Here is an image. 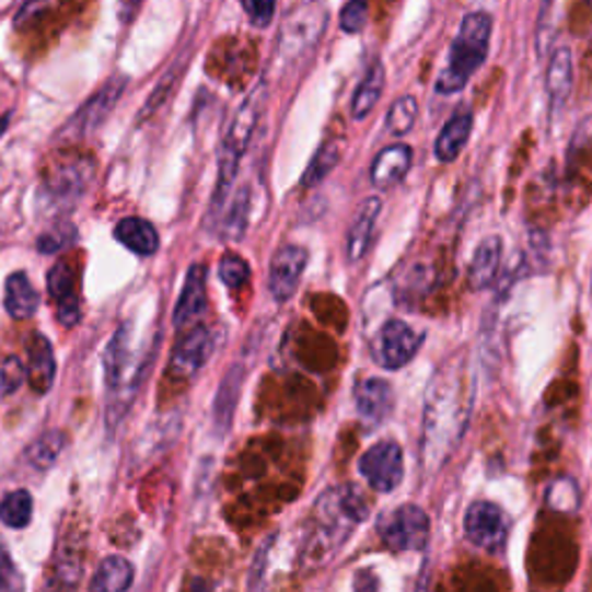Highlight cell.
Returning a JSON list of instances; mask_svg holds the SVG:
<instances>
[{
    "instance_id": "6da1fadb",
    "label": "cell",
    "mask_w": 592,
    "mask_h": 592,
    "mask_svg": "<svg viewBox=\"0 0 592 592\" xmlns=\"http://www.w3.org/2000/svg\"><path fill=\"white\" fill-rule=\"evenodd\" d=\"M475 392L465 380L463 359H452L433 375L426 394L421 428V465L436 473L454 454L473 415Z\"/></svg>"
},
{
    "instance_id": "7a4b0ae2",
    "label": "cell",
    "mask_w": 592,
    "mask_h": 592,
    "mask_svg": "<svg viewBox=\"0 0 592 592\" xmlns=\"http://www.w3.org/2000/svg\"><path fill=\"white\" fill-rule=\"evenodd\" d=\"M264 84H259L246 100L241 102V107L236 109L232 124L222 137L220 144V155H218V181H216V193L211 199V213L213 218H220L224 207L230 204L232 186L239 174L241 158L246 155V149L251 147V139L255 135L257 120L264 107Z\"/></svg>"
},
{
    "instance_id": "3957f363",
    "label": "cell",
    "mask_w": 592,
    "mask_h": 592,
    "mask_svg": "<svg viewBox=\"0 0 592 592\" xmlns=\"http://www.w3.org/2000/svg\"><path fill=\"white\" fill-rule=\"evenodd\" d=\"M494 33V16L486 12H469L463 16L458 35L454 37L452 49H449V60L444 70L436 81V91L440 95H454L465 89L488 56V45H491Z\"/></svg>"
},
{
    "instance_id": "277c9868",
    "label": "cell",
    "mask_w": 592,
    "mask_h": 592,
    "mask_svg": "<svg viewBox=\"0 0 592 592\" xmlns=\"http://www.w3.org/2000/svg\"><path fill=\"white\" fill-rule=\"evenodd\" d=\"M371 504L355 484L334 486L324 491L313 509L315 537L322 546L336 548L352 530L369 519Z\"/></svg>"
},
{
    "instance_id": "5b68a950",
    "label": "cell",
    "mask_w": 592,
    "mask_h": 592,
    "mask_svg": "<svg viewBox=\"0 0 592 592\" xmlns=\"http://www.w3.org/2000/svg\"><path fill=\"white\" fill-rule=\"evenodd\" d=\"M95 178V160L86 153H60L43 174V197L51 204H72L84 195Z\"/></svg>"
},
{
    "instance_id": "8992f818",
    "label": "cell",
    "mask_w": 592,
    "mask_h": 592,
    "mask_svg": "<svg viewBox=\"0 0 592 592\" xmlns=\"http://www.w3.org/2000/svg\"><path fill=\"white\" fill-rule=\"evenodd\" d=\"M378 535L386 548L398 554L421 550L431 537V519L417 504H401L380 519Z\"/></svg>"
},
{
    "instance_id": "52a82bcc",
    "label": "cell",
    "mask_w": 592,
    "mask_h": 592,
    "mask_svg": "<svg viewBox=\"0 0 592 592\" xmlns=\"http://www.w3.org/2000/svg\"><path fill=\"white\" fill-rule=\"evenodd\" d=\"M326 8L320 3L299 5L294 14L285 22L280 33V56L303 58L315 45L326 28Z\"/></svg>"
},
{
    "instance_id": "ba28073f",
    "label": "cell",
    "mask_w": 592,
    "mask_h": 592,
    "mask_svg": "<svg viewBox=\"0 0 592 592\" xmlns=\"http://www.w3.org/2000/svg\"><path fill=\"white\" fill-rule=\"evenodd\" d=\"M359 473L371 484L373 491L392 494L394 488L401 486L405 475L401 444L394 440H386L371 446L369 452L359 458Z\"/></svg>"
},
{
    "instance_id": "9c48e42d",
    "label": "cell",
    "mask_w": 592,
    "mask_h": 592,
    "mask_svg": "<svg viewBox=\"0 0 592 592\" xmlns=\"http://www.w3.org/2000/svg\"><path fill=\"white\" fill-rule=\"evenodd\" d=\"M423 336L403 320H386L378 334L375 359L384 371H401L421 350Z\"/></svg>"
},
{
    "instance_id": "30bf717a",
    "label": "cell",
    "mask_w": 592,
    "mask_h": 592,
    "mask_svg": "<svg viewBox=\"0 0 592 592\" xmlns=\"http://www.w3.org/2000/svg\"><path fill=\"white\" fill-rule=\"evenodd\" d=\"M128 86L126 77H114L109 79L105 86H102L91 100H86L81 109L68 120L60 130V137L63 139H81L91 132H95L97 126L105 124V118L112 114V109L116 107L118 97L124 95V89Z\"/></svg>"
},
{
    "instance_id": "8fae6325",
    "label": "cell",
    "mask_w": 592,
    "mask_h": 592,
    "mask_svg": "<svg viewBox=\"0 0 592 592\" xmlns=\"http://www.w3.org/2000/svg\"><path fill=\"white\" fill-rule=\"evenodd\" d=\"M465 537L484 550H500L509 535V519L496 502L477 500L463 519Z\"/></svg>"
},
{
    "instance_id": "7c38bea8",
    "label": "cell",
    "mask_w": 592,
    "mask_h": 592,
    "mask_svg": "<svg viewBox=\"0 0 592 592\" xmlns=\"http://www.w3.org/2000/svg\"><path fill=\"white\" fill-rule=\"evenodd\" d=\"M213 347L216 340L209 326L197 324L195 329L176 343L170 359V375L176 380H193L204 369V363L209 361Z\"/></svg>"
},
{
    "instance_id": "4fadbf2b",
    "label": "cell",
    "mask_w": 592,
    "mask_h": 592,
    "mask_svg": "<svg viewBox=\"0 0 592 592\" xmlns=\"http://www.w3.org/2000/svg\"><path fill=\"white\" fill-rule=\"evenodd\" d=\"M305 267H309V251L294 246V243H288V246H282L274 255L271 267H269V282H267L274 301L285 303L297 294Z\"/></svg>"
},
{
    "instance_id": "5bb4252c",
    "label": "cell",
    "mask_w": 592,
    "mask_h": 592,
    "mask_svg": "<svg viewBox=\"0 0 592 592\" xmlns=\"http://www.w3.org/2000/svg\"><path fill=\"white\" fill-rule=\"evenodd\" d=\"M355 407L365 428L384 423L394 413V390L382 378H365L355 390Z\"/></svg>"
},
{
    "instance_id": "9a60e30c",
    "label": "cell",
    "mask_w": 592,
    "mask_h": 592,
    "mask_svg": "<svg viewBox=\"0 0 592 592\" xmlns=\"http://www.w3.org/2000/svg\"><path fill=\"white\" fill-rule=\"evenodd\" d=\"M47 288H49V294H51V299L56 303L58 322L63 324V326L79 324L81 309H79L77 280H74V271H72V264L70 262L60 259V262L54 264V267L49 269Z\"/></svg>"
},
{
    "instance_id": "2e32d148",
    "label": "cell",
    "mask_w": 592,
    "mask_h": 592,
    "mask_svg": "<svg viewBox=\"0 0 592 592\" xmlns=\"http://www.w3.org/2000/svg\"><path fill=\"white\" fill-rule=\"evenodd\" d=\"M380 213H382L380 197H369L355 213V220L350 224V230H347V241H345V257L350 264L363 259L365 253H369Z\"/></svg>"
},
{
    "instance_id": "e0dca14e",
    "label": "cell",
    "mask_w": 592,
    "mask_h": 592,
    "mask_svg": "<svg viewBox=\"0 0 592 592\" xmlns=\"http://www.w3.org/2000/svg\"><path fill=\"white\" fill-rule=\"evenodd\" d=\"M204 309H207V267H204V264H193L174 309L176 329L193 324L204 313Z\"/></svg>"
},
{
    "instance_id": "ac0fdd59",
    "label": "cell",
    "mask_w": 592,
    "mask_h": 592,
    "mask_svg": "<svg viewBox=\"0 0 592 592\" xmlns=\"http://www.w3.org/2000/svg\"><path fill=\"white\" fill-rule=\"evenodd\" d=\"M571 86H574V60H571V51L567 47H558L546 68V97L550 114H558L567 105Z\"/></svg>"
},
{
    "instance_id": "d6986e66",
    "label": "cell",
    "mask_w": 592,
    "mask_h": 592,
    "mask_svg": "<svg viewBox=\"0 0 592 592\" xmlns=\"http://www.w3.org/2000/svg\"><path fill=\"white\" fill-rule=\"evenodd\" d=\"M413 167V149L407 144H392L382 149L373 165H371V181L373 186L386 190V188H394L396 183H401L407 172H410Z\"/></svg>"
},
{
    "instance_id": "ffe728a7",
    "label": "cell",
    "mask_w": 592,
    "mask_h": 592,
    "mask_svg": "<svg viewBox=\"0 0 592 592\" xmlns=\"http://www.w3.org/2000/svg\"><path fill=\"white\" fill-rule=\"evenodd\" d=\"M56 380V359L51 340L43 334H33L28 340V382L39 396L49 394Z\"/></svg>"
},
{
    "instance_id": "44dd1931",
    "label": "cell",
    "mask_w": 592,
    "mask_h": 592,
    "mask_svg": "<svg viewBox=\"0 0 592 592\" xmlns=\"http://www.w3.org/2000/svg\"><path fill=\"white\" fill-rule=\"evenodd\" d=\"M500 262H502L500 236H486L477 246L473 262H469V271H467L469 288H473L475 292H484L491 288L498 278Z\"/></svg>"
},
{
    "instance_id": "7402d4cb",
    "label": "cell",
    "mask_w": 592,
    "mask_h": 592,
    "mask_svg": "<svg viewBox=\"0 0 592 592\" xmlns=\"http://www.w3.org/2000/svg\"><path fill=\"white\" fill-rule=\"evenodd\" d=\"M473 124H475V118L469 112H458L446 120L436 139V149H433L436 158L442 162V165H449V162H454L463 153V149L469 141V135H473Z\"/></svg>"
},
{
    "instance_id": "603a6c76",
    "label": "cell",
    "mask_w": 592,
    "mask_h": 592,
    "mask_svg": "<svg viewBox=\"0 0 592 592\" xmlns=\"http://www.w3.org/2000/svg\"><path fill=\"white\" fill-rule=\"evenodd\" d=\"M116 241L139 257H151L160 248V236L153 224L144 218H124L114 230Z\"/></svg>"
},
{
    "instance_id": "cb8c5ba5",
    "label": "cell",
    "mask_w": 592,
    "mask_h": 592,
    "mask_svg": "<svg viewBox=\"0 0 592 592\" xmlns=\"http://www.w3.org/2000/svg\"><path fill=\"white\" fill-rule=\"evenodd\" d=\"M5 311L14 320H28L39 309V297L24 271H14L5 280Z\"/></svg>"
},
{
    "instance_id": "d4e9b609",
    "label": "cell",
    "mask_w": 592,
    "mask_h": 592,
    "mask_svg": "<svg viewBox=\"0 0 592 592\" xmlns=\"http://www.w3.org/2000/svg\"><path fill=\"white\" fill-rule=\"evenodd\" d=\"M128 359H130V322L120 326L107 345L105 380L112 396L118 392L120 382H124V375L128 371Z\"/></svg>"
},
{
    "instance_id": "484cf974",
    "label": "cell",
    "mask_w": 592,
    "mask_h": 592,
    "mask_svg": "<svg viewBox=\"0 0 592 592\" xmlns=\"http://www.w3.org/2000/svg\"><path fill=\"white\" fill-rule=\"evenodd\" d=\"M135 579V569L124 556H109L95 569L91 592H128Z\"/></svg>"
},
{
    "instance_id": "4316f807",
    "label": "cell",
    "mask_w": 592,
    "mask_h": 592,
    "mask_svg": "<svg viewBox=\"0 0 592 592\" xmlns=\"http://www.w3.org/2000/svg\"><path fill=\"white\" fill-rule=\"evenodd\" d=\"M248 220H251V188L241 186L232 195L228 207H224V213L220 216V236L224 241H241L248 230Z\"/></svg>"
},
{
    "instance_id": "83f0119b",
    "label": "cell",
    "mask_w": 592,
    "mask_h": 592,
    "mask_svg": "<svg viewBox=\"0 0 592 592\" xmlns=\"http://www.w3.org/2000/svg\"><path fill=\"white\" fill-rule=\"evenodd\" d=\"M384 66L380 63V60H375V63L365 70V77L359 81V86L355 91V97H352V118L361 120L369 116L375 105L380 102L382 93H384Z\"/></svg>"
},
{
    "instance_id": "f1b7e54d",
    "label": "cell",
    "mask_w": 592,
    "mask_h": 592,
    "mask_svg": "<svg viewBox=\"0 0 592 592\" xmlns=\"http://www.w3.org/2000/svg\"><path fill=\"white\" fill-rule=\"evenodd\" d=\"M241 384H243V369L241 365H234V369H230V373L224 375L216 405H213V419H216L218 431H222V433L228 431L230 423H232L234 407H236V401L241 394Z\"/></svg>"
},
{
    "instance_id": "f546056e",
    "label": "cell",
    "mask_w": 592,
    "mask_h": 592,
    "mask_svg": "<svg viewBox=\"0 0 592 592\" xmlns=\"http://www.w3.org/2000/svg\"><path fill=\"white\" fill-rule=\"evenodd\" d=\"M340 158H343L340 141H336V139L324 141V144L317 149V153L313 155L311 165L305 167V174H303V178H301L303 188H317L320 183L338 167Z\"/></svg>"
},
{
    "instance_id": "4dcf8cb0",
    "label": "cell",
    "mask_w": 592,
    "mask_h": 592,
    "mask_svg": "<svg viewBox=\"0 0 592 592\" xmlns=\"http://www.w3.org/2000/svg\"><path fill=\"white\" fill-rule=\"evenodd\" d=\"M66 433L47 431L26 449V458L35 469H49L66 449Z\"/></svg>"
},
{
    "instance_id": "1f68e13d",
    "label": "cell",
    "mask_w": 592,
    "mask_h": 592,
    "mask_svg": "<svg viewBox=\"0 0 592 592\" xmlns=\"http://www.w3.org/2000/svg\"><path fill=\"white\" fill-rule=\"evenodd\" d=\"M33 519V498L24 488L8 494L0 500V521H3L12 530H22Z\"/></svg>"
},
{
    "instance_id": "d6a6232c",
    "label": "cell",
    "mask_w": 592,
    "mask_h": 592,
    "mask_svg": "<svg viewBox=\"0 0 592 592\" xmlns=\"http://www.w3.org/2000/svg\"><path fill=\"white\" fill-rule=\"evenodd\" d=\"M417 116H419V105L417 100L413 95H403L398 97L390 114H386V132L394 135V137H403L410 132L417 124Z\"/></svg>"
},
{
    "instance_id": "836d02e7",
    "label": "cell",
    "mask_w": 592,
    "mask_h": 592,
    "mask_svg": "<svg viewBox=\"0 0 592 592\" xmlns=\"http://www.w3.org/2000/svg\"><path fill=\"white\" fill-rule=\"evenodd\" d=\"M546 502L550 509H556V512H577L579 488H577L574 479L560 477L550 484L548 491H546Z\"/></svg>"
},
{
    "instance_id": "e575fe53",
    "label": "cell",
    "mask_w": 592,
    "mask_h": 592,
    "mask_svg": "<svg viewBox=\"0 0 592 592\" xmlns=\"http://www.w3.org/2000/svg\"><path fill=\"white\" fill-rule=\"evenodd\" d=\"M218 274H220V280L228 285L230 290H239L243 288V285L248 282L251 278V267H248V262L234 255V253H228V255H222L220 259V267H218Z\"/></svg>"
},
{
    "instance_id": "d590c367",
    "label": "cell",
    "mask_w": 592,
    "mask_h": 592,
    "mask_svg": "<svg viewBox=\"0 0 592 592\" xmlns=\"http://www.w3.org/2000/svg\"><path fill=\"white\" fill-rule=\"evenodd\" d=\"M77 239V230L70 222H56L49 232L37 239V251L45 255H56Z\"/></svg>"
},
{
    "instance_id": "8d00e7d4",
    "label": "cell",
    "mask_w": 592,
    "mask_h": 592,
    "mask_svg": "<svg viewBox=\"0 0 592 592\" xmlns=\"http://www.w3.org/2000/svg\"><path fill=\"white\" fill-rule=\"evenodd\" d=\"M26 380H28V371L16 357H8L3 363H0V390H3L5 396L16 394Z\"/></svg>"
},
{
    "instance_id": "74e56055",
    "label": "cell",
    "mask_w": 592,
    "mask_h": 592,
    "mask_svg": "<svg viewBox=\"0 0 592 592\" xmlns=\"http://www.w3.org/2000/svg\"><path fill=\"white\" fill-rule=\"evenodd\" d=\"M0 592H24V574L0 542Z\"/></svg>"
},
{
    "instance_id": "f35d334b",
    "label": "cell",
    "mask_w": 592,
    "mask_h": 592,
    "mask_svg": "<svg viewBox=\"0 0 592 592\" xmlns=\"http://www.w3.org/2000/svg\"><path fill=\"white\" fill-rule=\"evenodd\" d=\"M365 19H369V5H365L363 0H350V3L340 10V28L350 35L361 33Z\"/></svg>"
},
{
    "instance_id": "ab89813d",
    "label": "cell",
    "mask_w": 592,
    "mask_h": 592,
    "mask_svg": "<svg viewBox=\"0 0 592 592\" xmlns=\"http://www.w3.org/2000/svg\"><path fill=\"white\" fill-rule=\"evenodd\" d=\"M243 12L248 14L251 24L257 28H267L276 14L274 0H243Z\"/></svg>"
},
{
    "instance_id": "60d3db41",
    "label": "cell",
    "mask_w": 592,
    "mask_h": 592,
    "mask_svg": "<svg viewBox=\"0 0 592 592\" xmlns=\"http://www.w3.org/2000/svg\"><path fill=\"white\" fill-rule=\"evenodd\" d=\"M274 537L262 544V548L257 550L253 569H251V583H248V592H262L264 590V569H267V556L271 550Z\"/></svg>"
},
{
    "instance_id": "b9f144b4",
    "label": "cell",
    "mask_w": 592,
    "mask_h": 592,
    "mask_svg": "<svg viewBox=\"0 0 592 592\" xmlns=\"http://www.w3.org/2000/svg\"><path fill=\"white\" fill-rule=\"evenodd\" d=\"M43 592H77V581H68L63 577L54 574Z\"/></svg>"
},
{
    "instance_id": "7bdbcfd3",
    "label": "cell",
    "mask_w": 592,
    "mask_h": 592,
    "mask_svg": "<svg viewBox=\"0 0 592 592\" xmlns=\"http://www.w3.org/2000/svg\"><path fill=\"white\" fill-rule=\"evenodd\" d=\"M8 124H10V114H8V116H3V118H0V135H3V132H5Z\"/></svg>"
}]
</instances>
